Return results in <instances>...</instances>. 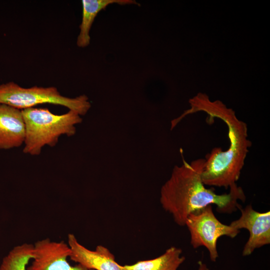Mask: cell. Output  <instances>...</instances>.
<instances>
[{
  "label": "cell",
  "mask_w": 270,
  "mask_h": 270,
  "mask_svg": "<svg viewBox=\"0 0 270 270\" xmlns=\"http://www.w3.org/2000/svg\"><path fill=\"white\" fill-rule=\"evenodd\" d=\"M34 256L27 270H94L80 264L71 266L68 262L71 250L64 240L52 241L46 238L34 244Z\"/></svg>",
  "instance_id": "8992f818"
},
{
  "label": "cell",
  "mask_w": 270,
  "mask_h": 270,
  "mask_svg": "<svg viewBox=\"0 0 270 270\" xmlns=\"http://www.w3.org/2000/svg\"><path fill=\"white\" fill-rule=\"evenodd\" d=\"M25 131L22 110L0 104V150L20 146L24 144Z\"/></svg>",
  "instance_id": "9c48e42d"
},
{
  "label": "cell",
  "mask_w": 270,
  "mask_h": 270,
  "mask_svg": "<svg viewBox=\"0 0 270 270\" xmlns=\"http://www.w3.org/2000/svg\"><path fill=\"white\" fill-rule=\"evenodd\" d=\"M82 20L76 41L77 46L80 48H85L89 45L90 40V31L96 16L100 11L113 4L120 5L136 4L133 0H82Z\"/></svg>",
  "instance_id": "30bf717a"
},
{
  "label": "cell",
  "mask_w": 270,
  "mask_h": 270,
  "mask_svg": "<svg viewBox=\"0 0 270 270\" xmlns=\"http://www.w3.org/2000/svg\"><path fill=\"white\" fill-rule=\"evenodd\" d=\"M182 160V165L174 166L160 192L162 208L172 215L177 224L185 226L190 214L209 205H216L222 213H232L241 207L238 200L244 202L246 196L240 186L235 184L228 194H217L212 188H206L202 180L204 158L190 162Z\"/></svg>",
  "instance_id": "6da1fadb"
},
{
  "label": "cell",
  "mask_w": 270,
  "mask_h": 270,
  "mask_svg": "<svg viewBox=\"0 0 270 270\" xmlns=\"http://www.w3.org/2000/svg\"><path fill=\"white\" fill-rule=\"evenodd\" d=\"M68 244L71 254L69 258L82 266L94 270H127L118 264L114 255L106 247L98 246L90 250L80 244L72 234L68 236Z\"/></svg>",
  "instance_id": "ba28073f"
},
{
  "label": "cell",
  "mask_w": 270,
  "mask_h": 270,
  "mask_svg": "<svg viewBox=\"0 0 270 270\" xmlns=\"http://www.w3.org/2000/svg\"><path fill=\"white\" fill-rule=\"evenodd\" d=\"M185 226L190 232L192 248H206L212 262H216L218 256V239L224 236L234 238L240 232V230L221 222L215 216L212 205L190 214Z\"/></svg>",
  "instance_id": "5b68a950"
},
{
  "label": "cell",
  "mask_w": 270,
  "mask_h": 270,
  "mask_svg": "<svg viewBox=\"0 0 270 270\" xmlns=\"http://www.w3.org/2000/svg\"><path fill=\"white\" fill-rule=\"evenodd\" d=\"M182 254L180 248L171 246L156 258L140 260L124 266L127 270H178L185 260V257Z\"/></svg>",
  "instance_id": "8fae6325"
},
{
  "label": "cell",
  "mask_w": 270,
  "mask_h": 270,
  "mask_svg": "<svg viewBox=\"0 0 270 270\" xmlns=\"http://www.w3.org/2000/svg\"><path fill=\"white\" fill-rule=\"evenodd\" d=\"M25 124L23 152L38 156L45 146H54L62 135L74 136L75 125L82 119L77 112L69 110L56 114L47 108H31L22 110Z\"/></svg>",
  "instance_id": "3957f363"
},
{
  "label": "cell",
  "mask_w": 270,
  "mask_h": 270,
  "mask_svg": "<svg viewBox=\"0 0 270 270\" xmlns=\"http://www.w3.org/2000/svg\"><path fill=\"white\" fill-rule=\"evenodd\" d=\"M0 104L20 110L44 104L60 105L80 116H84L91 107L85 94L70 98L62 96L54 86L24 88L12 82L0 85Z\"/></svg>",
  "instance_id": "277c9868"
},
{
  "label": "cell",
  "mask_w": 270,
  "mask_h": 270,
  "mask_svg": "<svg viewBox=\"0 0 270 270\" xmlns=\"http://www.w3.org/2000/svg\"><path fill=\"white\" fill-rule=\"evenodd\" d=\"M198 270H209L206 264L201 261L198 262Z\"/></svg>",
  "instance_id": "4fadbf2b"
},
{
  "label": "cell",
  "mask_w": 270,
  "mask_h": 270,
  "mask_svg": "<svg viewBox=\"0 0 270 270\" xmlns=\"http://www.w3.org/2000/svg\"><path fill=\"white\" fill-rule=\"evenodd\" d=\"M34 256V244L24 243L16 246L4 258L0 270H27Z\"/></svg>",
  "instance_id": "7c38bea8"
},
{
  "label": "cell",
  "mask_w": 270,
  "mask_h": 270,
  "mask_svg": "<svg viewBox=\"0 0 270 270\" xmlns=\"http://www.w3.org/2000/svg\"><path fill=\"white\" fill-rule=\"evenodd\" d=\"M239 210L240 216L230 225L238 230L245 228L249 232V238L242 250V256H248L256 248L270 244V212L256 211L250 204Z\"/></svg>",
  "instance_id": "52a82bcc"
},
{
  "label": "cell",
  "mask_w": 270,
  "mask_h": 270,
  "mask_svg": "<svg viewBox=\"0 0 270 270\" xmlns=\"http://www.w3.org/2000/svg\"><path fill=\"white\" fill-rule=\"evenodd\" d=\"M190 108L185 114L203 112L212 119L222 120L228 129L229 146L226 150L215 147L207 154L202 174L205 186L229 188L238 180L252 142L248 138L247 124L234 112L219 100L211 101L199 94L190 100Z\"/></svg>",
  "instance_id": "7a4b0ae2"
}]
</instances>
